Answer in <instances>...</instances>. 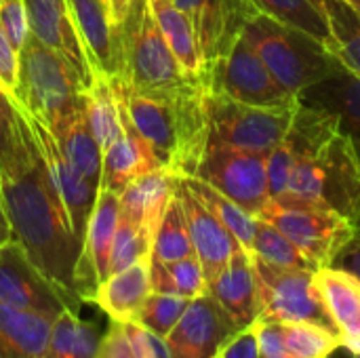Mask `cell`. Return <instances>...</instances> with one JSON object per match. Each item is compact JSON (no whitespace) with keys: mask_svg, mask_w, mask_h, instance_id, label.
Masks as SVG:
<instances>
[{"mask_svg":"<svg viewBox=\"0 0 360 358\" xmlns=\"http://www.w3.org/2000/svg\"><path fill=\"white\" fill-rule=\"evenodd\" d=\"M190 19L207 74L243 36L245 25L259 13L251 0H173Z\"/></svg>","mask_w":360,"mask_h":358,"instance_id":"14","label":"cell"},{"mask_svg":"<svg viewBox=\"0 0 360 358\" xmlns=\"http://www.w3.org/2000/svg\"><path fill=\"white\" fill-rule=\"evenodd\" d=\"M116 97L160 165L177 177H192L209 146L207 91L143 93L112 80Z\"/></svg>","mask_w":360,"mask_h":358,"instance_id":"2","label":"cell"},{"mask_svg":"<svg viewBox=\"0 0 360 358\" xmlns=\"http://www.w3.org/2000/svg\"><path fill=\"white\" fill-rule=\"evenodd\" d=\"M108 4V11H110V17L116 25H120V21L124 19L129 6H131V0H105Z\"/></svg>","mask_w":360,"mask_h":358,"instance_id":"48","label":"cell"},{"mask_svg":"<svg viewBox=\"0 0 360 358\" xmlns=\"http://www.w3.org/2000/svg\"><path fill=\"white\" fill-rule=\"evenodd\" d=\"M13 241V232H11V224L4 211V198H2V186H0V247Z\"/></svg>","mask_w":360,"mask_h":358,"instance_id":"49","label":"cell"},{"mask_svg":"<svg viewBox=\"0 0 360 358\" xmlns=\"http://www.w3.org/2000/svg\"><path fill=\"white\" fill-rule=\"evenodd\" d=\"M30 21V34L49 49L63 55L84 82H93V72L82 51L68 0H23Z\"/></svg>","mask_w":360,"mask_h":358,"instance_id":"20","label":"cell"},{"mask_svg":"<svg viewBox=\"0 0 360 358\" xmlns=\"http://www.w3.org/2000/svg\"><path fill=\"white\" fill-rule=\"evenodd\" d=\"M190 255H194V247L190 241L186 215H184L181 203L177 200V196H173V200L169 203V207L156 228L150 260L177 262V260H184Z\"/></svg>","mask_w":360,"mask_h":358,"instance_id":"37","label":"cell"},{"mask_svg":"<svg viewBox=\"0 0 360 358\" xmlns=\"http://www.w3.org/2000/svg\"><path fill=\"white\" fill-rule=\"evenodd\" d=\"M82 97H84V114H86L89 127L101 152H105L122 135L120 103H118L114 84L108 78L95 76L93 82L84 89Z\"/></svg>","mask_w":360,"mask_h":358,"instance_id":"32","label":"cell"},{"mask_svg":"<svg viewBox=\"0 0 360 358\" xmlns=\"http://www.w3.org/2000/svg\"><path fill=\"white\" fill-rule=\"evenodd\" d=\"M217 358H262L257 323L236 331L219 350Z\"/></svg>","mask_w":360,"mask_h":358,"instance_id":"44","label":"cell"},{"mask_svg":"<svg viewBox=\"0 0 360 358\" xmlns=\"http://www.w3.org/2000/svg\"><path fill=\"white\" fill-rule=\"evenodd\" d=\"M175 196L181 203L194 255L198 257L207 283L219 274V270L230 262V257L240 249L234 234L198 200V196L188 188L184 177L175 181Z\"/></svg>","mask_w":360,"mask_h":358,"instance_id":"19","label":"cell"},{"mask_svg":"<svg viewBox=\"0 0 360 358\" xmlns=\"http://www.w3.org/2000/svg\"><path fill=\"white\" fill-rule=\"evenodd\" d=\"M120 120H122V135L110 150L103 152L101 181H99V188L112 190L116 194H120L122 188L131 184L135 177L165 169L156 158V154L152 152V148L148 146V141L139 135V131L135 129L122 106H120Z\"/></svg>","mask_w":360,"mask_h":358,"instance_id":"25","label":"cell"},{"mask_svg":"<svg viewBox=\"0 0 360 358\" xmlns=\"http://www.w3.org/2000/svg\"><path fill=\"white\" fill-rule=\"evenodd\" d=\"M68 4L93 76L120 80V34L110 17L105 0H68Z\"/></svg>","mask_w":360,"mask_h":358,"instance_id":"18","label":"cell"},{"mask_svg":"<svg viewBox=\"0 0 360 358\" xmlns=\"http://www.w3.org/2000/svg\"><path fill=\"white\" fill-rule=\"evenodd\" d=\"M0 186L13 241L59 291L82 306L74 281L82 243L72 230L27 122L17 156L0 171Z\"/></svg>","mask_w":360,"mask_h":358,"instance_id":"1","label":"cell"},{"mask_svg":"<svg viewBox=\"0 0 360 358\" xmlns=\"http://www.w3.org/2000/svg\"><path fill=\"white\" fill-rule=\"evenodd\" d=\"M184 181L198 196V200L234 234V238L240 243V247L249 251L253 236H255L257 217L247 213L243 207H238L226 194H221L219 190H215L213 186H209L207 181H202L198 177H184Z\"/></svg>","mask_w":360,"mask_h":358,"instance_id":"34","label":"cell"},{"mask_svg":"<svg viewBox=\"0 0 360 358\" xmlns=\"http://www.w3.org/2000/svg\"><path fill=\"white\" fill-rule=\"evenodd\" d=\"M53 319L0 302V358H46Z\"/></svg>","mask_w":360,"mask_h":358,"instance_id":"28","label":"cell"},{"mask_svg":"<svg viewBox=\"0 0 360 358\" xmlns=\"http://www.w3.org/2000/svg\"><path fill=\"white\" fill-rule=\"evenodd\" d=\"M300 103L333 112L340 120V133H344L359 156L360 162V76L348 65L340 63L338 70L308 87L297 95Z\"/></svg>","mask_w":360,"mask_h":358,"instance_id":"23","label":"cell"},{"mask_svg":"<svg viewBox=\"0 0 360 358\" xmlns=\"http://www.w3.org/2000/svg\"><path fill=\"white\" fill-rule=\"evenodd\" d=\"M122 76L120 80L143 93H181L205 89L194 82L171 53L150 0H131L124 19L118 25ZM207 91V89H205Z\"/></svg>","mask_w":360,"mask_h":358,"instance_id":"4","label":"cell"},{"mask_svg":"<svg viewBox=\"0 0 360 358\" xmlns=\"http://www.w3.org/2000/svg\"><path fill=\"white\" fill-rule=\"evenodd\" d=\"M25 135V118L13 99L0 89V171L17 156Z\"/></svg>","mask_w":360,"mask_h":358,"instance_id":"41","label":"cell"},{"mask_svg":"<svg viewBox=\"0 0 360 358\" xmlns=\"http://www.w3.org/2000/svg\"><path fill=\"white\" fill-rule=\"evenodd\" d=\"M251 2L257 6L259 13L316 38L329 51L335 53V40L329 19L314 0H251Z\"/></svg>","mask_w":360,"mask_h":358,"instance_id":"33","label":"cell"},{"mask_svg":"<svg viewBox=\"0 0 360 358\" xmlns=\"http://www.w3.org/2000/svg\"><path fill=\"white\" fill-rule=\"evenodd\" d=\"M262 358H264V357H262Z\"/></svg>","mask_w":360,"mask_h":358,"instance_id":"53","label":"cell"},{"mask_svg":"<svg viewBox=\"0 0 360 358\" xmlns=\"http://www.w3.org/2000/svg\"><path fill=\"white\" fill-rule=\"evenodd\" d=\"M333 268H340L348 274H352L360 283V226L350 236V241L340 249L335 260L331 262Z\"/></svg>","mask_w":360,"mask_h":358,"instance_id":"47","label":"cell"},{"mask_svg":"<svg viewBox=\"0 0 360 358\" xmlns=\"http://www.w3.org/2000/svg\"><path fill=\"white\" fill-rule=\"evenodd\" d=\"M97 358H137L122 323L110 321L108 331L101 335Z\"/></svg>","mask_w":360,"mask_h":358,"instance_id":"46","label":"cell"},{"mask_svg":"<svg viewBox=\"0 0 360 358\" xmlns=\"http://www.w3.org/2000/svg\"><path fill=\"white\" fill-rule=\"evenodd\" d=\"M329 358H359V357H354L352 352H348V350H346V348L342 346L340 350H335V352H333V354H331Z\"/></svg>","mask_w":360,"mask_h":358,"instance_id":"50","label":"cell"},{"mask_svg":"<svg viewBox=\"0 0 360 358\" xmlns=\"http://www.w3.org/2000/svg\"><path fill=\"white\" fill-rule=\"evenodd\" d=\"M243 36L251 42L276 82L291 95H300L314 82L331 76L342 59L316 38L257 13Z\"/></svg>","mask_w":360,"mask_h":358,"instance_id":"5","label":"cell"},{"mask_svg":"<svg viewBox=\"0 0 360 358\" xmlns=\"http://www.w3.org/2000/svg\"><path fill=\"white\" fill-rule=\"evenodd\" d=\"M253 257V255H251ZM259 287V319L270 323H319L333 329L331 317L319 293L314 272L270 266L253 257ZM335 331V329H333ZM338 333V331H335Z\"/></svg>","mask_w":360,"mask_h":358,"instance_id":"9","label":"cell"},{"mask_svg":"<svg viewBox=\"0 0 360 358\" xmlns=\"http://www.w3.org/2000/svg\"><path fill=\"white\" fill-rule=\"evenodd\" d=\"M0 302L49 319H55L65 310L80 312L82 308L59 291L15 241L0 247Z\"/></svg>","mask_w":360,"mask_h":358,"instance_id":"12","label":"cell"},{"mask_svg":"<svg viewBox=\"0 0 360 358\" xmlns=\"http://www.w3.org/2000/svg\"><path fill=\"white\" fill-rule=\"evenodd\" d=\"M150 6L154 11V17L160 25V32L171 53L175 55L184 72L194 82L207 89V65H205L194 27L190 19L186 17V13L177 8L173 0H150Z\"/></svg>","mask_w":360,"mask_h":358,"instance_id":"29","label":"cell"},{"mask_svg":"<svg viewBox=\"0 0 360 358\" xmlns=\"http://www.w3.org/2000/svg\"><path fill=\"white\" fill-rule=\"evenodd\" d=\"M215 358H217V357H215Z\"/></svg>","mask_w":360,"mask_h":358,"instance_id":"54","label":"cell"},{"mask_svg":"<svg viewBox=\"0 0 360 358\" xmlns=\"http://www.w3.org/2000/svg\"><path fill=\"white\" fill-rule=\"evenodd\" d=\"M314 281L342 346L360 357V283L333 266L319 268Z\"/></svg>","mask_w":360,"mask_h":358,"instance_id":"24","label":"cell"},{"mask_svg":"<svg viewBox=\"0 0 360 358\" xmlns=\"http://www.w3.org/2000/svg\"><path fill=\"white\" fill-rule=\"evenodd\" d=\"M314 2H316V4H319V6H321V0H314Z\"/></svg>","mask_w":360,"mask_h":358,"instance_id":"52","label":"cell"},{"mask_svg":"<svg viewBox=\"0 0 360 358\" xmlns=\"http://www.w3.org/2000/svg\"><path fill=\"white\" fill-rule=\"evenodd\" d=\"M264 358H329L342 348L340 335L319 323L257 321Z\"/></svg>","mask_w":360,"mask_h":358,"instance_id":"22","label":"cell"},{"mask_svg":"<svg viewBox=\"0 0 360 358\" xmlns=\"http://www.w3.org/2000/svg\"><path fill=\"white\" fill-rule=\"evenodd\" d=\"M188 304H190L188 298L152 291L135 323L143 325L146 329H150L152 333H156L160 338H167L175 329L179 319L184 317Z\"/></svg>","mask_w":360,"mask_h":358,"instance_id":"40","label":"cell"},{"mask_svg":"<svg viewBox=\"0 0 360 358\" xmlns=\"http://www.w3.org/2000/svg\"><path fill=\"white\" fill-rule=\"evenodd\" d=\"M152 236L139 228L129 217L120 215L114 245H112V257H110V274L129 268L131 264L146 260L152 255Z\"/></svg>","mask_w":360,"mask_h":358,"instance_id":"39","label":"cell"},{"mask_svg":"<svg viewBox=\"0 0 360 358\" xmlns=\"http://www.w3.org/2000/svg\"><path fill=\"white\" fill-rule=\"evenodd\" d=\"M122 325H124L127 338H129L137 358H173L165 338L152 333L150 329H146L143 325H139L135 321L122 323Z\"/></svg>","mask_w":360,"mask_h":358,"instance_id":"43","label":"cell"},{"mask_svg":"<svg viewBox=\"0 0 360 358\" xmlns=\"http://www.w3.org/2000/svg\"><path fill=\"white\" fill-rule=\"evenodd\" d=\"M63 152V156L70 160V165L91 184L99 190L101 181V165H103V152L89 127L86 114H84V101L78 110H74L61 124H57L51 131Z\"/></svg>","mask_w":360,"mask_h":358,"instance_id":"30","label":"cell"},{"mask_svg":"<svg viewBox=\"0 0 360 358\" xmlns=\"http://www.w3.org/2000/svg\"><path fill=\"white\" fill-rule=\"evenodd\" d=\"M257 219L281 230L316 270L331 266L340 249L356 230V226L329 209L285 198H270Z\"/></svg>","mask_w":360,"mask_h":358,"instance_id":"8","label":"cell"},{"mask_svg":"<svg viewBox=\"0 0 360 358\" xmlns=\"http://www.w3.org/2000/svg\"><path fill=\"white\" fill-rule=\"evenodd\" d=\"M321 8L333 32L335 55L360 76V15L344 0H321Z\"/></svg>","mask_w":360,"mask_h":358,"instance_id":"36","label":"cell"},{"mask_svg":"<svg viewBox=\"0 0 360 358\" xmlns=\"http://www.w3.org/2000/svg\"><path fill=\"white\" fill-rule=\"evenodd\" d=\"M359 358H360V357H359Z\"/></svg>","mask_w":360,"mask_h":358,"instance_id":"55","label":"cell"},{"mask_svg":"<svg viewBox=\"0 0 360 358\" xmlns=\"http://www.w3.org/2000/svg\"><path fill=\"white\" fill-rule=\"evenodd\" d=\"M249 253L270 266L278 268H293V270H316L314 264L272 224L257 219L255 236L251 243Z\"/></svg>","mask_w":360,"mask_h":358,"instance_id":"38","label":"cell"},{"mask_svg":"<svg viewBox=\"0 0 360 358\" xmlns=\"http://www.w3.org/2000/svg\"><path fill=\"white\" fill-rule=\"evenodd\" d=\"M0 27L8 42L21 51L30 38V21L23 0H0Z\"/></svg>","mask_w":360,"mask_h":358,"instance_id":"42","label":"cell"},{"mask_svg":"<svg viewBox=\"0 0 360 358\" xmlns=\"http://www.w3.org/2000/svg\"><path fill=\"white\" fill-rule=\"evenodd\" d=\"M329 209L360 226V162L352 141L338 133L314 156L300 160L278 196Z\"/></svg>","mask_w":360,"mask_h":358,"instance_id":"3","label":"cell"},{"mask_svg":"<svg viewBox=\"0 0 360 358\" xmlns=\"http://www.w3.org/2000/svg\"><path fill=\"white\" fill-rule=\"evenodd\" d=\"M207 93L257 108H276L300 101L276 82L245 36L234 42L224 59L211 65L207 74Z\"/></svg>","mask_w":360,"mask_h":358,"instance_id":"10","label":"cell"},{"mask_svg":"<svg viewBox=\"0 0 360 358\" xmlns=\"http://www.w3.org/2000/svg\"><path fill=\"white\" fill-rule=\"evenodd\" d=\"M120 219V198L116 192L99 188L95 207L91 211L82 251L76 264V293L86 304L93 300L97 287L110 276V257Z\"/></svg>","mask_w":360,"mask_h":358,"instance_id":"15","label":"cell"},{"mask_svg":"<svg viewBox=\"0 0 360 358\" xmlns=\"http://www.w3.org/2000/svg\"><path fill=\"white\" fill-rule=\"evenodd\" d=\"M84 82L72 63L32 34L19 51V82L13 103L51 131L84 101Z\"/></svg>","mask_w":360,"mask_h":358,"instance_id":"6","label":"cell"},{"mask_svg":"<svg viewBox=\"0 0 360 358\" xmlns=\"http://www.w3.org/2000/svg\"><path fill=\"white\" fill-rule=\"evenodd\" d=\"M150 285L152 291L173 293L194 300L207 293V276L196 255L177 262H154L150 260Z\"/></svg>","mask_w":360,"mask_h":358,"instance_id":"35","label":"cell"},{"mask_svg":"<svg viewBox=\"0 0 360 358\" xmlns=\"http://www.w3.org/2000/svg\"><path fill=\"white\" fill-rule=\"evenodd\" d=\"M240 331L230 314L209 295L190 300L175 329L165 338L173 358H215L224 344Z\"/></svg>","mask_w":360,"mask_h":358,"instance_id":"17","label":"cell"},{"mask_svg":"<svg viewBox=\"0 0 360 358\" xmlns=\"http://www.w3.org/2000/svg\"><path fill=\"white\" fill-rule=\"evenodd\" d=\"M338 133L340 120L333 112L300 103L285 137L268 154L270 198H278L285 192L289 175L300 160L314 156Z\"/></svg>","mask_w":360,"mask_h":358,"instance_id":"13","label":"cell"},{"mask_svg":"<svg viewBox=\"0 0 360 358\" xmlns=\"http://www.w3.org/2000/svg\"><path fill=\"white\" fill-rule=\"evenodd\" d=\"M192 177L207 181L253 217H257L270 200L266 154L209 143Z\"/></svg>","mask_w":360,"mask_h":358,"instance_id":"11","label":"cell"},{"mask_svg":"<svg viewBox=\"0 0 360 358\" xmlns=\"http://www.w3.org/2000/svg\"><path fill=\"white\" fill-rule=\"evenodd\" d=\"M30 127V133L42 154V160L46 165V171L51 175V181L68 211V217H70V224H72V230L76 234V238L82 243L84 238V230H86V224H89V217H91V211L95 207V200H97V188L91 186L72 165L70 160L63 156L55 135L51 133V129L38 120L36 116L32 114H25L23 110H19Z\"/></svg>","mask_w":360,"mask_h":358,"instance_id":"16","label":"cell"},{"mask_svg":"<svg viewBox=\"0 0 360 358\" xmlns=\"http://www.w3.org/2000/svg\"><path fill=\"white\" fill-rule=\"evenodd\" d=\"M207 293L245 329L259 319V287L253 257L247 249H236L230 262L207 283Z\"/></svg>","mask_w":360,"mask_h":358,"instance_id":"21","label":"cell"},{"mask_svg":"<svg viewBox=\"0 0 360 358\" xmlns=\"http://www.w3.org/2000/svg\"><path fill=\"white\" fill-rule=\"evenodd\" d=\"M175 181H177V175H173L167 169H158L141 177H135L118 194L120 215L135 222L154 238L156 228L169 203L175 196Z\"/></svg>","mask_w":360,"mask_h":358,"instance_id":"27","label":"cell"},{"mask_svg":"<svg viewBox=\"0 0 360 358\" xmlns=\"http://www.w3.org/2000/svg\"><path fill=\"white\" fill-rule=\"evenodd\" d=\"M150 293V257H146L124 270L112 272L97 287L91 302L97 304L110 321L133 323L137 321Z\"/></svg>","mask_w":360,"mask_h":358,"instance_id":"26","label":"cell"},{"mask_svg":"<svg viewBox=\"0 0 360 358\" xmlns=\"http://www.w3.org/2000/svg\"><path fill=\"white\" fill-rule=\"evenodd\" d=\"M101 331L95 323L82 321L80 312L65 310L51 323L46 358H97Z\"/></svg>","mask_w":360,"mask_h":358,"instance_id":"31","label":"cell"},{"mask_svg":"<svg viewBox=\"0 0 360 358\" xmlns=\"http://www.w3.org/2000/svg\"><path fill=\"white\" fill-rule=\"evenodd\" d=\"M19 82V51L8 42L0 27V89L15 99Z\"/></svg>","mask_w":360,"mask_h":358,"instance_id":"45","label":"cell"},{"mask_svg":"<svg viewBox=\"0 0 360 358\" xmlns=\"http://www.w3.org/2000/svg\"><path fill=\"white\" fill-rule=\"evenodd\" d=\"M344 2H346L348 6H352V8L360 15V0H344Z\"/></svg>","mask_w":360,"mask_h":358,"instance_id":"51","label":"cell"},{"mask_svg":"<svg viewBox=\"0 0 360 358\" xmlns=\"http://www.w3.org/2000/svg\"><path fill=\"white\" fill-rule=\"evenodd\" d=\"M300 101L276 108H257L207 93L209 143L255 154H270L285 137Z\"/></svg>","mask_w":360,"mask_h":358,"instance_id":"7","label":"cell"}]
</instances>
